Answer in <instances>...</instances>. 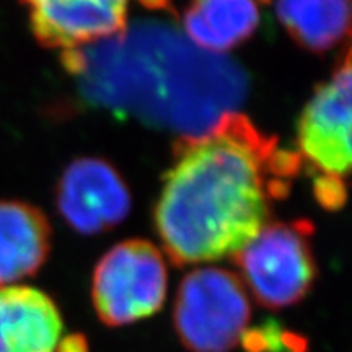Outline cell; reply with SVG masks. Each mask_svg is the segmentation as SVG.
Here are the masks:
<instances>
[{
  "label": "cell",
  "instance_id": "cell-1",
  "mask_svg": "<svg viewBox=\"0 0 352 352\" xmlns=\"http://www.w3.org/2000/svg\"><path fill=\"white\" fill-rule=\"evenodd\" d=\"M302 170L297 152L250 118L228 113L209 131L179 138L153 223L176 266L233 258L270 222Z\"/></svg>",
  "mask_w": 352,
  "mask_h": 352
},
{
  "label": "cell",
  "instance_id": "cell-2",
  "mask_svg": "<svg viewBox=\"0 0 352 352\" xmlns=\"http://www.w3.org/2000/svg\"><path fill=\"white\" fill-rule=\"evenodd\" d=\"M65 72L94 107L192 138L235 113L243 67L195 46L173 25L138 21L118 36L63 52Z\"/></svg>",
  "mask_w": 352,
  "mask_h": 352
},
{
  "label": "cell",
  "instance_id": "cell-3",
  "mask_svg": "<svg viewBox=\"0 0 352 352\" xmlns=\"http://www.w3.org/2000/svg\"><path fill=\"white\" fill-rule=\"evenodd\" d=\"M308 220L267 222L232 259L241 283L259 305L285 308L302 302L315 285L318 267Z\"/></svg>",
  "mask_w": 352,
  "mask_h": 352
},
{
  "label": "cell",
  "instance_id": "cell-4",
  "mask_svg": "<svg viewBox=\"0 0 352 352\" xmlns=\"http://www.w3.org/2000/svg\"><path fill=\"white\" fill-rule=\"evenodd\" d=\"M252 318L248 290L235 272L199 267L176 292L173 324L189 352H232Z\"/></svg>",
  "mask_w": 352,
  "mask_h": 352
},
{
  "label": "cell",
  "instance_id": "cell-5",
  "mask_svg": "<svg viewBox=\"0 0 352 352\" xmlns=\"http://www.w3.org/2000/svg\"><path fill=\"white\" fill-rule=\"evenodd\" d=\"M168 287L160 250L147 240H126L103 254L94 271L91 300L100 321L126 327L157 314Z\"/></svg>",
  "mask_w": 352,
  "mask_h": 352
},
{
  "label": "cell",
  "instance_id": "cell-6",
  "mask_svg": "<svg viewBox=\"0 0 352 352\" xmlns=\"http://www.w3.org/2000/svg\"><path fill=\"white\" fill-rule=\"evenodd\" d=\"M297 153L314 183H342L351 170V54L316 88L297 122Z\"/></svg>",
  "mask_w": 352,
  "mask_h": 352
},
{
  "label": "cell",
  "instance_id": "cell-7",
  "mask_svg": "<svg viewBox=\"0 0 352 352\" xmlns=\"http://www.w3.org/2000/svg\"><path fill=\"white\" fill-rule=\"evenodd\" d=\"M57 210L80 235L111 230L131 212V192L120 171L107 160L82 157L60 175Z\"/></svg>",
  "mask_w": 352,
  "mask_h": 352
},
{
  "label": "cell",
  "instance_id": "cell-8",
  "mask_svg": "<svg viewBox=\"0 0 352 352\" xmlns=\"http://www.w3.org/2000/svg\"><path fill=\"white\" fill-rule=\"evenodd\" d=\"M38 43L67 52L107 41L127 26L129 0H21Z\"/></svg>",
  "mask_w": 352,
  "mask_h": 352
},
{
  "label": "cell",
  "instance_id": "cell-9",
  "mask_svg": "<svg viewBox=\"0 0 352 352\" xmlns=\"http://www.w3.org/2000/svg\"><path fill=\"white\" fill-rule=\"evenodd\" d=\"M63 331L56 302L26 285L0 287V352H54Z\"/></svg>",
  "mask_w": 352,
  "mask_h": 352
},
{
  "label": "cell",
  "instance_id": "cell-10",
  "mask_svg": "<svg viewBox=\"0 0 352 352\" xmlns=\"http://www.w3.org/2000/svg\"><path fill=\"white\" fill-rule=\"evenodd\" d=\"M51 250V226L41 209L0 201V287L36 274Z\"/></svg>",
  "mask_w": 352,
  "mask_h": 352
},
{
  "label": "cell",
  "instance_id": "cell-11",
  "mask_svg": "<svg viewBox=\"0 0 352 352\" xmlns=\"http://www.w3.org/2000/svg\"><path fill=\"white\" fill-rule=\"evenodd\" d=\"M259 25L256 0H191L183 34L199 50L223 56L252 38Z\"/></svg>",
  "mask_w": 352,
  "mask_h": 352
},
{
  "label": "cell",
  "instance_id": "cell-12",
  "mask_svg": "<svg viewBox=\"0 0 352 352\" xmlns=\"http://www.w3.org/2000/svg\"><path fill=\"white\" fill-rule=\"evenodd\" d=\"M276 12L289 36L315 54L333 50L349 34V0H276Z\"/></svg>",
  "mask_w": 352,
  "mask_h": 352
},
{
  "label": "cell",
  "instance_id": "cell-13",
  "mask_svg": "<svg viewBox=\"0 0 352 352\" xmlns=\"http://www.w3.org/2000/svg\"><path fill=\"white\" fill-rule=\"evenodd\" d=\"M245 352H307L308 341L274 320L246 328L240 338Z\"/></svg>",
  "mask_w": 352,
  "mask_h": 352
},
{
  "label": "cell",
  "instance_id": "cell-14",
  "mask_svg": "<svg viewBox=\"0 0 352 352\" xmlns=\"http://www.w3.org/2000/svg\"><path fill=\"white\" fill-rule=\"evenodd\" d=\"M54 352H90L85 334L72 333L57 341Z\"/></svg>",
  "mask_w": 352,
  "mask_h": 352
},
{
  "label": "cell",
  "instance_id": "cell-15",
  "mask_svg": "<svg viewBox=\"0 0 352 352\" xmlns=\"http://www.w3.org/2000/svg\"><path fill=\"white\" fill-rule=\"evenodd\" d=\"M148 8H168L170 0H140Z\"/></svg>",
  "mask_w": 352,
  "mask_h": 352
},
{
  "label": "cell",
  "instance_id": "cell-16",
  "mask_svg": "<svg viewBox=\"0 0 352 352\" xmlns=\"http://www.w3.org/2000/svg\"><path fill=\"white\" fill-rule=\"evenodd\" d=\"M259 2H270V0H259Z\"/></svg>",
  "mask_w": 352,
  "mask_h": 352
}]
</instances>
